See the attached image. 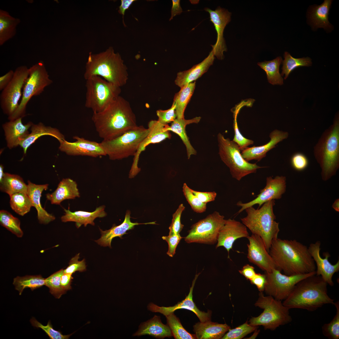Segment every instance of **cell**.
Wrapping results in <instances>:
<instances>
[{
	"label": "cell",
	"instance_id": "obj_1",
	"mask_svg": "<svg viewBox=\"0 0 339 339\" xmlns=\"http://www.w3.org/2000/svg\"><path fill=\"white\" fill-rule=\"evenodd\" d=\"M269 254L276 269L288 276L303 274L316 271L315 262L308 247L295 239L272 240Z\"/></svg>",
	"mask_w": 339,
	"mask_h": 339
},
{
	"label": "cell",
	"instance_id": "obj_2",
	"mask_svg": "<svg viewBox=\"0 0 339 339\" xmlns=\"http://www.w3.org/2000/svg\"><path fill=\"white\" fill-rule=\"evenodd\" d=\"M92 120L103 140L114 139L138 126L130 103L120 95L102 111L93 113Z\"/></svg>",
	"mask_w": 339,
	"mask_h": 339
},
{
	"label": "cell",
	"instance_id": "obj_3",
	"mask_svg": "<svg viewBox=\"0 0 339 339\" xmlns=\"http://www.w3.org/2000/svg\"><path fill=\"white\" fill-rule=\"evenodd\" d=\"M327 283L320 276L314 274L298 282L283 304L288 308L313 311L326 304H333L328 295Z\"/></svg>",
	"mask_w": 339,
	"mask_h": 339
},
{
	"label": "cell",
	"instance_id": "obj_4",
	"mask_svg": "<svg viewBox=\"0 0 339 339\" xmlns=\"http://www.w3.org/2000/svg\"><path fill=\"white\" fill-rule=\"evenodd\" d=\"M84 78L86 80L98 76L118 87L125 85L128 78L127 68L121 55L109 47L97 54L90 52L86 63Z\"/></svg>",
	"mask_w": 339,
	"mask_h": 339
},
{
	"label": "cell",
	"instance_id": "obj_5",
	"mask_svg": "<svg viewBox=\"0 0 339 339\" xmlns=\"http://www.w3.org/2000/svg\"><path fill=\"white\" fill-rule=\"evenodd\" d=\"M315 159L321 168L323 180L326 181L335 175L339 168V116L323 133L314 147Z\"/></svg>",
	"mask_w": 339,
	"mask_h": 339
},
{
	"label": "cell",
	"instance_id": "obj_6",
	"mask_svg": "<svg viewBox=\"0 0 339 339\" xmlns=\"http://www.w3.org/2000/svg\"><path fill=\"white\" fill-rule=\"evenodd\" d=\"M275 202V200L268 201L257 209L253 206L248 207L245 210L246 216L240 218L252 234L261 238L268 252L272 240L277 238L280 231L273 210Z\"/></svg>",
	"mask_w": 339,
	"mask_h": 339
},
{
	"label": "cell",
	"instance_id": "obj_7",
	"mask_svg": "<svg viewBox=\"0 0 339 339\" xmlns=\"http://www.w3.org/2000/svg\"><path fill=\"white\" fill-rule=\"evenodd\" d=\"M255 306L264 309L259 316L252 317L249 324L252 326H263L265 329L275 330L280 326L290 323L292 320L288 308L284 306L281 301L276 299L271 296H265L260 292Z\"/></svg>",
	"mask_w": 339,
	"mask_h": 339
},
{
	"label": "cell",
	"instance_id": "obj_8",
	"mask_svg": "<svg viewBox=\"0 0 339 339\" xmlns=\"http://www.w3.org/2000/svg\"><path fill=\"white\" fill-rule=\"evenodd\" d=\"M149 132L148 128L142 126H138L117 137L103 140L100 143L110 159H121L134 156L140 144Z\"/></svg>",
	"mask_w": 339,
	"mask_h": 339
},
{
	"label": "cell",
	"instance_id": "obj_9",
	"mask_svg": "<svg viewBox=\"0 0 339 339\" xmlns=\"http://www.w3.org/2000/svg\"><path fill=\"white\" fill-rule=\"evenodd\" d=\"M218 153L221 160L229 168L232 177L240 181L246 176L256 173L258 169L266 167L250 163L242 157L238 145L219 133L217 135Z\"/></svg>",
	"mask_w": 339,
	"mask_h": 339
},
{
	"label": "cell",
	"instance_id": "obj_10",
	"mask_svg": "<svg viewBox=\"0 0 339 339\" xmlns=\"http://www.w3.org/2000/svg\"><path fill=\"white\" fill-rule=\"evenodd\" d=\"M53 81L46 69L44 62L40 61L29 68V75L23 89L21 100L15 111L8 116L9 121L13 120L25 116L27 105L34 96L41 94L46 87Z\"/></svg>",
	"mask_w": 339,
	"mask_h": 339
},
{
	"label": "cell",
	"instance_id": "obj_11",
	"mask_svg": "<svg viewBox=\"0 0 339 339\" xmlns=\"http://www.w3.org/2000/svg\"><path fill=\"white\" fill-rule=\"evenodd\" d=\"M85 105L93 113L103 110L120 96L121 87L116 86L98 76L86 80Z\"/></svg>",
	"mask_w": 339,
	"mask_h": 339
},
{
	"label": "cell",
	"instance_id": "obj_12",
	"mask_svg": "<svg viewBox=\"0 0 339 339\" xmlns=\"http://www.w3.org/2000/svg\"><path fill=\"white\" fill-rule=\"evenodd\" d=\"M225 220L223 215L214 212L191 226L184 238L185 242L187 243L216 244L219 231Z\"/></svg>",
	"mask_w": 339,
	"mask_h": 339
},
{
	"label": "cell",
	"instance_id": "obj_13",
	"mask_svg": "<svg viewBox=\"0 0 339 339\" xmlns=\"http://www.w3.org/2000/svg\"><path fill=\"white\" fill-rule=\"evenodd\" d=\"M316 274L315 271L303 274L288 276L282 274L279 270L273 269L270 272H265L266 281L264 291L268 295L276 300H284L298 282Z\"/></svg>",
	"mask_w": 339,
	"mask_h": 339
},
{
	"label": "cell",
	"instance_id": "obj_14",
	"mask_svg": "<svg viewBox=\"0 0 339 339\" xmlns=\"http://www.w3.org/2000/svg\"><path fill=\"white\" fill-rule=\"evenodd\" d=\"M29 75V68L25 66L18 67L13 78L8 85L2 91L0 104L4 113L8 116L12 115L19 105L22 96V89Z\"/></svg>",
	"mask_w": 339,
	"mask_h": 339
},
{
	"label": "cell",
	"instance_id": "obj_15",
	"mask_svg": "<svg viewBox=\"0 0 339 339\" xmlns=\"http://www.w3.org/2000/svg\"><path fill=\"white\" fill-rule=\"evenodd\" d=\"M286 188L285 176L278 175L274 178L271 176L267 177L265 186L260 190L255 199L247 203L239 201L236 203L237 206L241 207L238 213H239L249 207L257 204L259 208L268 201L281 199L286 191Z\"/></svg>",
	"mask_w": 339,
	"mask_h": 339
},
{
	"label": "cell",
	"instance_id": "obj_16",
	"mask_svg": "<svg viewBox=\"0 0 339 339\" xmlns=\"http://www.w3.org/2000/svg\"><path fill=\"white\" fill-rule=\"evenodd\" d=\"M160 123L158 120H152L148 124L149 132L142 141L134 156L133 162L129 173V178H132L135 176L140 171L141 169L138 167L140 155L144 151L146 147L151 144L159 143L171 137L170 131L167 130V126Z\"/></svg>",
	"mask_w": 339,
	"mask_h": 339
},
{
	"label": "cell",
	"instance_id": "obj_17",
	"mask_svg": "<svg viewBox=\"0 0 339 339\" xmlns=\"http://www.w3.org/2000/svg\"><path fill=\"white\" fill-rule=\"evenodd\" d=\"M247 257L249 261L262 270L270 272L276 269L275 264L267 250L265 244L259 236L252 234L248 236Z\"/></svg>",
	"mask_w": 339,
	"mask_h": 339
},
{
	"label": "cell",
	"instance_id": "obj_18",
	"mask_svg": "<svg viewBox=\"0 0 339 339\" xmlns=\"http://www.w3.org/2000/svg\"><path fill=\"white\" fill-rule=\"evenodd\" d=\"M204 10L210 14V20L214 26L217 33V39L214 45H211L213 54L218 59L224 58L223 52L227 48L223 37V33L226 25L231 20V13L227 9L218 7L215 10L206 8Z\"/></svg>",
	"mask_w": 339,
	"mask_h": 339
},
{
	"label": "cell",
	"instance_id": "obj_19",
	"mask_svg": "<svg viewBox=\"0 0 339 339\" xmlns=\"http://www.w3.org/2000/svg\"><path fill=\"white\" fill-rule=\"evenodd\" d=\"M73 138L76 140L74 142H69L65 139L59 142V150L71 156L97 157L106 155L100 143L77 136L74 137Z\"/></svg>",
	"mask_w": 339,
	"mask_h": 339
},
{
	"label": "cell",
	"instance_id": "obj_20",
	"mask_svg": "<svg viewBox=\"0 0 339 339\" xmlns=\"http://www.w3.org/2000/svg\"><path fill=\"white\" fill-rule=\"evenodd\" d=\"M320 245L319 241L311 243L308 247L309 250L316 265V275L321 276L327 284L333 286L334 283L332 277L339 271V260L334 265L331 264L328 260L330 255L328 252L323 253L325 257L322 258L320 254Z\"/></svg>",
	"mask_w": 339,
	"mask_h": 339
},
{
	"label": "cell",
	"instance_id": "obj_21",
	"mask_svg": "<svg viewBox=\"0 0 339 339\" xmlns=\"http://www.w3.org/2000/svg\"><path fill=\"white\" fill-rule=\"evenodd\" d=\"M200 274V273L195 275L191 286L190 288L189 293L184 299L173 306L168 307H160L153 303H150L148 306V309L152 312H159L166 316L174 312L178 309H186L193 312L198 317L200 322H204L211 320V311L209 310L207 312H205L200 310L196 306L192 299L193 288L196 280Z\"/></svg>",
	"mask_w": 339,
	"mask_h": 339
},
{
	"label": "cell",
	"instance_id": "obj_22",
	"mask_svg": "<svg viewBox=\"0 0 339 339\" xmlns=\"http://www.w3.org/2000/svg\"><path fill=\"white\" fill-rule=\"evenodd\" d=\"M249 236L247 228L242 223L230 218L226 219L225 223L219 231L216 248L224 247L228 252L232 249L235 241Z\"/></svg>",
	"mask_w": 339,
	"mask_h": 339
},
{
	"label": "cell",
	"instance_id": "obj_23",
	"mask_svg": "<svg viewBox=\"0 0 339 339\" xmlns=\"http://www.w3.org/2000/svg\"><path fill=\"white\" fill-rule=\"evenodd\" d=\"M288 136L287 132L274 130L270 133V140L267 143L259 146L248 147L242 150L241 154L248 162L253 160L260 161L266 157L268 151L275 148L278 143L287 138Z\"/></svg>",
	"mask_w": 339,
	"mask_h": 339
},
{
	"label": "cell",
	"instance_id": "obj_24",
	"mask_svg": "<svg viewBox=\"0 0 339 339\" xmlns=\"http://www.w3.org/2000/svg\"><path fill=\"white\" fill-rule=\"evenodd\" d=\"M22 118L20 117L9 121L2 125L7 146L10 149L19 145L29 134L28 129L33 123L30 121L24 124L22 122Z\"/></svg>",
	"mask_w": 339,
	"mask_h": 339
},
{
	"label": "cell",
	"instance_id": "obj_25",
	"mask_svg": "<svg viewBox=\"0 0 339 339\" xmlns=\"http://www.w3.org/2000/svg\"><path fill=\"white\" fill-rule=\"evenodd\" d=\"M130 211H127L123 222L119 225L114 224L111 228L104 231L100 229L101 236L95 241L101 246L111 248V243L113 238L118 237L122 239V236L127 234L126 231L133 229L135 226L141 224H156L155 222L145 223L132 222L130 220Z\"/></svg>",
	"mask_w": 339,
	"mask_h": 339
},
{
	"label": "cell",
	"instance_id": "obj_26",
	"mask_svg": "<svg viewBox=\"0 0 339 339\" xmlns=\"http://www.w3.org/2000/svg\"><path fill=\"white\" fill-rule=\"evenodd\" d=\"M214 58L211 51L207 56L200 63L188 70L178 73L175 81V84L181 88L196 80L207 71L213 64Z\"/></svg>",
	"mask_w": 339,
	"mask_h": 339
},
{
	"label": "cell",
	"instance_id": "obj_27",
	"mask_svg": "<svg viewBox=\"0 0 339 339\" xmlns=\"http://www.w3.org/2000/svg\"><path fill=\"white\" fill-rule=\"evenodd\" d=\"M27 194L30 197L32 205L36 209L39 222L41 224H46L55 219V217L48 213L41 204L40 199L42 193L44 190H46L49 185H37L30 180L28 181Z\"/></svg>",
	"mask_w": 339,
	"mask_h": 339
},
{
	"label": "cell",
	"instance_id": "obj_28",
	"mask_svg": "<svg viewBox=\"0 0 339 339\" xmlns=\"http://www.w3.org/2000/svg\"><path fill=\"white\" fill-rule=\"evenodd\" d=\"M105 206H101L92 212L83 211L72 212L69 208L67 210L64 208L65 213L64 215L61 217V219L64 222H75L76 227L78 228L82 225L84 227H86L88 224L94 225V220L96 218H103L107 215L105 211Z\"/></svg>",
	"mask_w": 339,
	"mask_h": 339
},
{
	"label": "cell",
	"instance_id": "obj_29",
	"mask_svg": "<svg viewBox=\"0 0 339 339\" xmlns=\"http://www.w3.org/2000/svg\"><path fill=\"white\" fill-rule=\"evenodd\" d=\"M80 196L77 183L69 178L63 179L53 192L46 194L47 199L51 203L56 205H60L64 200L74 199Z\"/></svg>",
	"mask_w": 339,
	"mask_h": 339
},
{
	"label": "cell",
	"instance_id": "obj_30",
	"mask_svg": "<svg viewBox=\"0 0 339 339\" xmlns=\"http://www.w3.org/2000/svg\"><path fill=\"white\" fill-rule=\"evenodd\" d=\"M148 335L155 338L163 339L173 336L171 330L168 325L164 324L159 316L155 315L147 321L142 323L137 331L133 336H140Z\"/></svg>",
	"mask_w": 339,
	"mask_h": 339
},
{
	"label": "cell",
	"instance_id": "obj_31",
	"mask_svg": "<svg viewBox=\"0 0 339 339\" xmlns=\"http://www.w3.org/2000/svg\"><path fill=\"white\" fill-rule=\"evenodd\" d=\"M230 329L226 324H219L211 320L198 322L193 326V331L197 339H221Z\"/></svg>",
	"mask_w": 339,
	"mask_h": 339
},
{
	"label": "cell",
	"instance_id": "obj_32",
	"mask_svg": "<svg viewBox=\"0 0 339 339\" xmlns=\"http://www.w3.org/2000/svg\"><path fill=\"white\" fill-rule=\"evenodd\" d=\"M31 132L20 143L19 146L23 148L24 154H26L28 148L40 137L44 135H49L56 138L59 142L65 139L64 136L55 128L45 126L42 122L37 124H33L31 127Z\"/></svg>",
	"mask_w": 339,
	"mask_h": 339
},
{
	"label": "cell",
	"instance_id": "obj_33",
	"mask_svg": "<svg viewBox=\"0 0 339 339\" xmlns=\"http://www.w3.org/2000/svg\"><path fill=\"white\" fill-rule=\"evenodd\" d=\"M201 119L200 117H196L189 120H186L184 118L180 119L176 118L172 122L170 126L168 125L166 127L167 130L172 131L180 136L186 147L188 159L191 155H196V152L190 143L186 133V127L188 124L198 123Z\"/></svg>",
	"mask_w": 339,
	"mask_h": 339
},
{
	"label": "cell",
	"instance_id": "obj_34",
	"mask_svg": "<svg viewBox=\"0 0 339 339\" xmlns=\"http://www.w3.org/2000/svg\"><path fill=\"white\" fill-rule=\"evenodd\" d=\"M21 21L10 15L7 11L0 10V45L12 39L16 33V27Z\"/></svg>",
	"mask_w": 339,
	"mask_h": 339
},
{
	"label": "cell",
	"instance_id": "obj_35",
	"mask_svg": "<svg viewBox=\"0 0 339 339\" xmlns=\"http://www.w3.org/2000/svg\"><path fill=\"white\" fill-rule=\"evenodd\" d=\"M332 0H325L320 5L314 7L311 9L309 17L315 28H323L330 29L331 25L328 21V15Z\"/></svg>",
	"mask_w": 339,
	"mask_h": 339
},
{
	"label": "cell",
	"instance_id": "obj_36",
	"mask_svg": "<svg viewBox=\"0 0 339 339\" xmlns=\"http://www.w3.org/2000/svg\"><path fill=\"white\" fill-rule=\"evenodd\" d=\"M0 189L10 196L19 192L27 193L28 185L20 176L4 173L2 179L0 181Z\"/></svg>",
	"mask_w": 339,
	"mask_h": 339
},
{
	"label": "cell",
	"instance_id": "obj_37",
	"mask_svg": "<svg viewBox=\"0 0 339 339\" xmlns=\"http://www.w3.org/2000/svg\"><path fill=\"white\" fill-rule=\"evenodd\" d=\"M196 83H188L180 88L174 98L173 103L175 105L177 118H184V113L186 106L193 93Z\"/></svg>",
	"mask_w": 339,
	"mask_h": 339
},
{
	"label": "cell",
	"instance_id": "obj_38",
	"mask_svg": "<svg viewBox=\"0 0 339 339\" xmlns=\"http://www.w3.org/2000/svg\"><path fill=\"white\" fill-rule=\"evenodd\" d=\"M282 61L281 56H278L273 60L257 63L266 72L268 82L272 85L283 84V79L279 71V66Z\"/></svg>",
	"mask_w": 339,
	"mask_h": 339
},
{
	"label": "cell",
	"instance_id": "obj_39",
	"mask_svg": "<svg viewBox=\"0 0 339 339\" xmlns=\"http://www.w3.org/2000/svg\"><path fill=\"white\" fill-rule=\"evenodd\" d=\"M13 284L21 295L25 288H30L33 291L45 285V279L41 275L17 276L14 278Z\"/></svg>",
	"mask_w": 339,
	"mask_h": 339
},
{
	"label": "cell",
	"instance_id": "obj_40",
	"mask_svg": "<svg viewBox=\"0 0 339 339\" xmlns=\"http://www.w3.org/2000/svg\"><path fill=\"white\" fill-rule=\"evenodd\" d=\"M284 59L282 61V71L281 74L282 76L285 74L284 79L296 68L303 66L309 67L312 64L311 59L308 57L296 58L293 57L288 52H284Z\"/></svg>",
	"mask_w": 339,
	"mask_h": 339
},
{
	"label": "cell",
	"instance_id": "obj_41",
	"mask_svg": "<svg viewBox=\"0 0 339 339\" xmlns=\"http://www.w3.org/2000/svg\"><path fill=\"white\" fill-rule=\"evenodd\" d=\"M10 197L11 208L20 216H23L28 213L32 207L31 200L26 193H17Z\"/></svg>",
	"mask_w": 339,
	"mask_h": 339
},
{
	"label": "cell",
	"instance_id": "obj_42",
	"mask_svg": "<svg viewBox=\"0 0 339 339\" xmlns=\"http://www.w3.org/2000/svg\"><path fill=\"white\" fill-rule=\"evenodd\" d=\"M168 325L170 328L173 336L176 339H196L195 334L187 331L182 325L179 319L174 312L165 316Z\"/></svg>",
	"mask_w": 339,
	"mask_h": 339
},
{
	"label": "cell",
	"instance_id": "obj_43",
	"mask_svg": "<svg viewBox=\"0 0 339 339\" xmlns=\"http://www.w3.org/2000/svg\"><path fill=\"white\" fill-rule=\"evenodd\" d=\"M0 223L17 237H22L23 232L20 227V220L9 212L5 210H0Z\"/></svg>",
	"mask_w": 339,
	"mask_h": 339
},
{
	"label": "cell",
	"instance_id": "obj_44",
	"mask_svg": "<svg viewBox=\"0 0 339 339\" xmlns=\"http://www.w3.org/2000/svg\"><path fill=\"white\" fill-rule=\"evenodd\" d=\"M333 305L336 309V315L329 323L322 327V333L324 336L329 339L339 338V302H334Z\"/></svg>",
	"mask_w": 339,
	"mask_h": 339
},
{
	"label": "cell",
	"instance_id": "obj_45",
	"mask_svg": "<svg viewBox=\"0 0 339 339\" xmlns=\"http://www.w3.org/2000/svg\"><path fill=\"white\" fill-rule=\"evenodd\" d=\"M63 273L64 270L61 269L45 279V285L49 288L50 293L56 298H60L66 292L60 286L61 277Z\"/></svg>",
	"mask_w": 339,
	"mask_h": 339
},
{
	"label": "cell",
	"instance_id": "obj_46",
	"mask_svg": "<svg viewBox=\"0 0 339 339\" xmlns=\"http://www.w3.org/2000/svg\"><path fill=\"white\" fill-rule=\"evenodd\" d=\"M183 194L192 210L197 213H201L205 211L207 204L202 202L195 195L186 183H184L182 187Z\"/></svg>",
	"mask_w": 339,
	"mask_h": 339
},
{
	"label": "cell",
	"instance_id": "obj_47",
	"mask_svg": "<svg viewBox=\"0 0 339 339\" xmlns=\"http://www.w3.org/2000/svg\"><path fill=\"white\" fill-rule=\"evenodd\" d=\"M257 326H253L246 322L243 324L233 329H230L221 339H240L247 335L253 332L257 328Z\"/></svg>",
	"mask_w": 339,
	"mask_h": 339
},
{
	"label": "cell",
	"instance_id": "obj_48",
	"mask_svg": "<svg viewBox=\"0 0 339 339\" xmlns=\"http://www.w3.org/2000/svg\"><path fill=\"white\" fill-rule=\"evenodd\" d=\"M30 322L33 326L41 329L51 339H67L72 334L63 335L60 331L55 330L50 320L48 321L46 326L43 325L34 318L30 319Z\"/></svg>",
	"mask_w": 339,
	"mask_h": 339
},
{
	"label": "cell",
	"instance_id": "obj_49",
	"mask_svg": "<svg viewBox=\"0 0 339 339\" xmlns=\"http://www.w3.org/2000/svg\"><path fill=\"white\" fill-rule=\"evenodd\" d=\"M185 207L183 204H180L175 213L173 214L171 223L169 227V234H180L184 225L181 222V217Z\"/></svg>",
	"mask_w": 339,
	"mask_h": 339
},
{
	"label": "cell",
	"instance_id": "obj_50",
	"mask_svg": "<svg viewBox=\"0 0 339 339\" xmlns=\"http://www.w3.org/2000/svg\"><path fill=\"white\" fill-rule=\"evenodd\" d=\"M156 114L158 119L157 120L160 123L166 125L174 121L177 118L175 112V105L173 103L171 107L165 110H158Z\"/></svg>",
	"mask_w": 339,
	"mask_h": 339
},
{
	"label": "cell",
	"instance_id": "obj_51",
	"mask_svg": "<svg viewBox=\"0 0 339 339\" xmlns=\"http://www.w3.org/2000/svg\"><path fill=\"white\" fill-rule=\"evenodd\" d=\"M233 128L234 134L233 141L238 145L240 150L242 151L249 146L254 144L253 141L246 138L241 134L238 127L237 119H234Z\"/></svg>",
	"mask_w": 339,
	"mask_h": 339
},
{
	"label": "cell",
	"instance_id": "obj_52",
	"mask_svg": "<svg viewBox=\"0 0 339 339\" xmlns=\"http://www.w3.org/2000/svg\"><path fill=\"white\" fill-rule=\"evenodd\" d=\"M79 255L80 253H78L71 259L68 266L64 270V273L72 274L76 271L83 272L86 270V266L85 259H83L80 261H78L79 258Z\"/></svg>",
	"mask_w": 339,
	"mask_h": 339
},
{
	"label": "cell",
	"instance_id": "obj_53",
	"mask_svg": "<svg viewBox=\"0 0 339 339\" xmlns=\"http://www.w3.org/2000/svg\"><path fill=\"white\" fill-rule=\"evenodd\" d=\"M290 163L292 167L295 170L302 171L307 167L309 161L304 154L297 152L292 155L290 159Z\"/></svg>",
	"mask_w": 339,
	"mask_h": 339
},
{
	"label": "cell",
	"instance_id": "obj_54",
	"mask_svg": "<svg viewBox=\"0 0 339 339\" xmlns=\"http://www.w3.org/2000/svg\"><path fill=\"white\" fill-rule=\"evenodd\" d=\"M162 238L167 242L168 245L167 254L170 257H173L175 254L177 246L183 237L180 234H169L167 236H163Z\"/></svg>",
	"mask_w": 339,
	"mask_h": 339
},
{
	"label": "cell",
	"instance_id": "obj_55",
	"mask_svg": "<svg viewBox=\"0 0 339 339\" xmlns=\"http://www.w3.org/2000/svg\"><path fill=\"white\" fill-rule=\"evenodd\" d=\"M192 191L200 201L206 204L208 202L214 201L217 195V193L214 191L201 192L192 190Z\"/></svg>",
	"mask_w": 339,
	"mask_h": 339
},
{
	"label": "cell",
	"instance_id": "obj_56",
	"mask_svg": "<svg viewBox=\"0 0 339 339\" xmlns=\"http://www.w3.org/2000/svg\"><path fill=\"white\" fill-rule=\"evenodd\" d=\"M250 281L252 284L256 286L259 291L262 292L264 290L266 281L265 274L256 273Z\"/></svg>",
	"mask_w": 339,
	"mask_h": 339
},
{
	"label": "cell",
	"instance_id": "obj_57",
	"mask_svg": "<svg viewBox=\"0 0 339 339\" xmlns=\"http://www.w3.org/2000/svg\"><path fill=\"white\" fill-rule=\"evenodd\" d=\"M72 275L64 273L61 277L60 286L61 288L66 292L72 289L71 284L73 279Z\"/></svg>",
	"mask_w": 339,
	"mask_h": 339
},
{
	"label": "cell",
	"instance_id": "obj_58",
	"mask_svg": "<svg viewBox=\"0 0 339 339\" xmlns=\"http://www.w3.org/2000/svg\"><path fill=\"white\" fill-rule=\"evenodd\" d=\"M239 273L243 276L247 280L251 279L256 274L254 267L248 264L244 266L239 271Z\"/></svg>",
	"mask_w": 339,
	"mask_h": 339
},
{
	"label": "cell",
	"instance_id": "obj_59",
	"mask_svg": "<svg viewBox=\"0 0 339 339\" xmlns=\"http://www.w3.org/2000/svg\"><path fill=\"white\" fill-rule=\"evenodd\" d=\"M14 71L11 70L4 75L0 77V90H3L12 80Z\"/></svg>",
	"mask_w": 339,
	"mask_h": 339
},
{
	"label": "cell",
	"instance_id": "obj_60",
	"mask_svg": "<svg viewBox=\"0 0 339 339\" xmlns=\"http://www.w3.org/2000/svg\"><path fill=\"white\" fill-rule=\"evenodd\" d=\"M172 6L171 10V15L169 20H171L176 15L180 14L183 12L180 4V0H172Z\"/></svg>",
	"mask_w": 339,
	"mask_h": 339
},
{
	"label": "cell",
	"instance_id": "obj_61",
	"mask_svg": "<svg viewBox=\"0 0 339 339\" xmlns=\"http://www.w3.org/2000/svg\"><path fill=\"white\" fill-rule=\"evenodd\" d=\"M135 0H121V4L119 6L118 12L122 15L123 22L124 26H126L124 21V16L126 10L128 9L132 4L135 1Z\"/></svg>",
	"mask_w": 339,
	"mask_h": 339
},
{
	"label": "cell",
	"instance_id": "obj_62",
	"mask_svg": "<svg viewBox=\"0 0 339 339\" xmlns=\"http://www.w3.org/2000/svg\"><path fill=\"white\" fill-rule=\"evenodd\" d=\"M333 208L336 212H339V199H336L332 204Z\"/></svg>",
	"mask_w": 339,
	"mask_h": 339
},
{
	"label": "cell",
	"instance_id": "obj_63",
	"mask_svg": "<svg viewBox=\"0 0 339 339\" xmlns=\"http://www.w3.org/2000/svg\"><path fill=\"white\" fill-rule=\"evenodd\" d=\"M4 167L3 165H0V181L2 179L4 176V173L3 172Z\"/></svg>",
	"mask_w": 339,
	"mask_h": 339
}]
</instances>
